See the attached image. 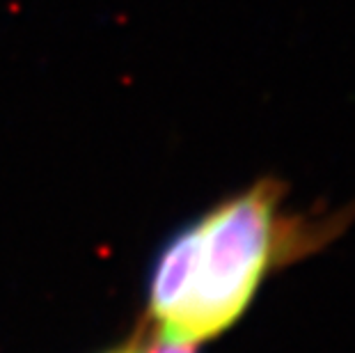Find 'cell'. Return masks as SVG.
I'll list each match as a JSON object with an SVG mask.
<instances>
[{"label":"cell","mask_w":355,"mask_h":353,"mask_svg":"<svg viewBox=\"0 0 355 353\" xmlns=\"http://www.w3.org/2000/svg\"><path fill=\"white\" fill-rule=\"evenodd\" d=\"M147 353H198V347L193 344H184V342H175V340H165V337H158V342L152 347V351Z\"/></svg>","instance_id":"obj_2"},{"label":"cell","mask_w":355,"mask_h":353,"mask_svg":"<svg viewBox=\"0 0 355 353\" xmlns=\"http://www.w3.org/2000/svg\"><path fill=\"white\" fill-rule=\"evenodd\" d=\"M286 186L259 179L223 200L165 246L149 284L158 337L200 347L243 317L266 277L323 250L342 214L286 209Z\"/></svg>","instance_id":"obj_1"},{"label":"cell","mask_w":355,"mask_h":353,"mask_svg":"<svg viewBox=\"0 0 355 353\" xmlns=\"http://www.w3.org/2000/svg\"><path fill=\"white\" fill-rule=\"evenodd\" d=\"M115 353H140L138 349H124V351H115Z\"/></svg>","instance_id":"obj_3"}]
</instances>
